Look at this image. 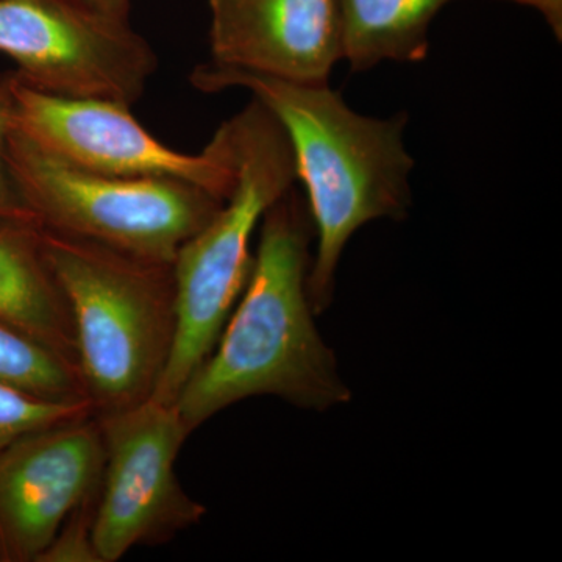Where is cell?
Segmentation results:
<instances>
[{"label": "cell", "mask_w": 562, "mask_h": 562, "mask_svg": "<svg viewBox=\"0 0 562 562\" xmlns=\"http://www.w3.org/2000/svg\"><path fill=\"white\" fill-rule=\"evenodd\" d=\"M190 80L202 92L249 91L286 133L317 239L310 303L314 314L324 313L351 236L369 222L408 216L414 169L405 146L408 116H366L328 83H299L211 61L192 70Z\"/></svg>", "instance_id": "6da1fadb"}, {"label": "cell", "mask_w": 562, "mask_h": 562, "mask_svg": "<svg viewBox=\"0 0 562 562\" xmlns=\"http://www.w3.org/2000/svg\"><path fill=\"white\" fill-rule=\"evenodd\" d=\"M314 225L294 190L266 211L254 266L216 346L192 373L176 406L190 431L258 395L303 409L344 405L351 392L321 338L308 297Z\"/></svg>", "instance_id": "7a4b0ae2"}, {"label": "cell", "mask_w": 562, "mask_h": 562, "mask_svg": "<svg viewBox=\"0 0 562 562\" xmlns=\"http://www.w3.org/2000/svg\"><path fill=\"white\" fill-rule=\"evenodd\" d=\"M76 330L77 364L95 416L154 395L177 333L172 265L40 228Z\"/></svg>", "instance_id": "3957f363"}, {"label": "cell", "mask_w": 562, "mask_h": 562, "mask_svg": "<svg viewBox=\"0 0 562 562\" xmlns=\"http://www.w3.org/2000/svg\"><path fill=\"white\" fill-rule=\"evenodd\" d=\"M235 184L213 220L180 247L172 262L177 333L171 358L151 397L176 403L216 346L249 280L250 244L266 211L297 180L294 154L279 121L251 101L225 122Z\"/></svg>", "instance_id": "277c9868"}, {"label": "cell", "mask_w": 562, "mask_h": 562, "mask_svg": "<svg viewBox=\"0 0 562 562\" xmlns=\"http://www.w3.org/2000/svg\"><path fill=\"white\" fill-rule=\"evenodd\" d=\"M5 161L41 227L166 265L224 203L188 181L85 171L52 157L13 127Z\"/></svg>", "instance_id": "5b68a950"}, {"label": "cell", "mask_w": 562, "mask_h": 562, "mask_svg": "<svg viewBox=\"0 0 562 562\" xmlns=\"http://www.w3.org/2000/svg\"><path fill=\"white\" fill-rule=\"evenodd\" d=\"M95 419L103 443L92 520L99 562H117L138 547L162 546L202 522L205 505L184 491L176 472L191 435L176 403L150 397Z\"/></svg>", "instance_id": "8992f818"}, {"label": "cell", "mask_w": 562, "mask_h": 562, "mask_svg": "<svg viewBox=\"0 0 562 562\" xmlns=\"http://www.w3.org/2000/svg\"><path fill=\"white\" fill-rule=\"evenodd\" d=\"M0 54L47 94L132 106L158 68L131 21L85 0H0Z\"/></svg>", "instance_id": "52a82bcc"}, {"label": "cell", "mask_w": 562, "mask_h": 562, "mask_svg": "<svg viewBox=\"0 0 562 562\" xmlns=\"http://www.w3.org/2000/svg\"><path fill=\"white\" fill-rule=\"evenodd\" d=\"M11 91V127L58 160L105 176L188 181L224 201L232 192L235 165L224 124L201 154H183L151 136L132 106L47 94L16 72Z\"/></svg>", "instance_id": "ba28073f"}, {"label": "cell", "mask_w": 562, "mask_h": 562, "mask_svg": "<svg viewBox=\"0 0 562 562\" xmlns=\"http://www.w3.org/2000/svg\"><path fill=\"white\" fill-rule=\"evenodd\" d=\"M94 414L27 432L0 452V562H38L70 514L98 495Z\"/></svg>", "instance_id": "9c48e42d"}, {"label": "cell", "mask_w": 562, "mask_h": 562, "mask_svg": "<svg viewBox=\"0 0 562 562\" xmlns=\"http://www.w3.org/2000/svg\"><path fill=\"white\" fill-rule=\"evenodd\" d=\"M211 63L328 83L344 60L338 0H210Z\"/></svg>", "instance_id": "30bf717a"}, {"label": "cell", "mask_w": 562, "mask_h": 562, "mask_svg": "<svg viewBox=\"0 0 562 562\" xmlns=\"http://www.w3.org/2000/svg\"><path fill=\"white\" fill-rule=\"evenodd\" d=\"M40 228L0 224V322L77 364L72 317L41 250Z\"/></svg>", "instance_id": "8fae6325"}, {"label": "cell", "mask_w": 562, "mask_h": 562, "mask_svg": "<svg viewBox=\"0 0 562 562\" xmlns=\"http://www.w3.org/2000/svg\"><path fill=\"white\" fill-rule=\"evenodd\" d=\"M450 2L453 0H338L344 60L358 72L383 61L425 60L431 22Z\"/></svg>", "instance_id": "7c38bea8"}, {"label": "cell", "mask_w": 562, "mask_h": 562, "mask_svg": "<svg viewBox=\"0 0 562 562\" xmlns=\"http://www.w3.org/2000/svg\"><path fill=\"white\" fill-rule=\"evenodd\" d=\"M0 386L40 401L91 405L77 364L5 322H0Z\"/></svg>", "instance_id": "4fadbf2b"}, {"label": "cell", "mask_w": 562, "mask_h": 562, "mask_svg": "<svg viewBox=\"0 0 562 562\" xmlns=\"http://www.w3.org/2000/svg\"><path fill=\"white\" fill-rule=\"evenodd\" d=\"M90 403H55L0 386V452L27 432L92 416Z\"/></svg>", "instance_id": "5bb4252c"}, {"label": "cell", "mask_w": 562, "mask_h": 562, "mask_svg": "<svg viewBox=\"0 0 562 562\" xmlns=\"http://www.w3.org/2000/svg\"><path fill=\"white\" fill-rule=\"evenodd\" d=\"M13 74L0 77V224L41 227L38 217L22 199L5 161L7 138L13 120Z\"/></svg>", "instance_id": "9a60e30c"}, {"label": "cell", "mask_w": 562, "mask_h": 562, "mask_svg": "<svg viewBox=\"0 0 562 562\" xmlns=\"http://www.w3.org/2000/svg\"><path fill=\"white\" fill-rule=\"evenodd\" d=\"M98 495L70 514L38 562H99L92 541V520Z\"/></svg>", "instance_id": "2e32d148"}, {"label": "cell", "mask_w": 562, "mask_h": 562, "mask_svg": "<svg viewBox=\"0 0 562 562\" xmlns=\"http://www.w3.org/2000/svg\"><path fill=\"white\" fill-rule=\"evenodd\" d=\"M519 5L530 7L546 20L557 41H562V0H509Z\"/></svg>", "instance_id": "e0dca14e"}, {"label": "cell", "mask_w": 562, "mask_h": 562, "mask_svg": "<svg viewBox=\"0 0 562 562\" xmlns=\"http://www.w3.org/2000/svg\"><path fill=\"white\" fill-rule=\"evenodd\" d=\"M85 2L120 20H128V13H131V0H85Z\"/></svg>", "instance_id": "ac0fdd59"}]
</instances>
